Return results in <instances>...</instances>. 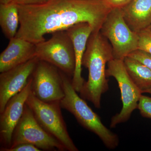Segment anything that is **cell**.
<instances>
[{
    "label": "cell",
    "mask_w": 151,
    "mask_h": 151,
    "mask_svg": "<svg viewBox=\"0 0 151 151\" xmlns=\"http://www.w3.org/2000/svg\"><path fill=\"white\" fill-rule=\"evenodd\" d=\"M20 26L15 37L37 44L44 36L87 23L100 31L112 9L104 0H49L43 4L18 5Z\"/></svg>",
    "instance_id": "cell-1"
},
{
    "label": "cell",
    "mask_w": 151,
    "mask_h": 151,
    "mask_svg": "<svg viewBox=\"0 0 151 151\" xmlns=\"http://www.w3.org/2000/svg\"><path fill=\"white\" fill-rule=\"evenodd\" d=\"M114 58L111 44L100 33L92 32L89 37L82 60V66L87 68L88 80L80 92L84 100L90 101L95 108H101L102 95L109 89L106 77V64Z\"/></svg>",
    "instance_id": "cell-2"
},
{
    "label": "cell",
    "mask_w": 151,
    "mask_h": 151,
    "mask_svg": "<svg viewBox=\"0 0 151 151\" xmlns=\"http://www.w3.org/2000/svg\"><path fill=\"white\" fill-rule=\"evenodd\" d=\"M60 71L65 93L60 102L61 108L71 113L82 127L97 135L106 147L116 149L119 144L118 135L105 127L100 116L78 95L72 86L71 77Z\"/></svg>",
    "instance_id": "cell-3"
},
{
    "label": "cell",
    "mask_w": 151,
    "mask_h": 151,
    "mask_svg": "<svg viewBox=\"0 0 151 151\" xmlns=\"http://www.w3.org/2000/svg\"><path fill=\"white\" fill-rule=\"evenodd\" d=\"M26 104L32 111L39 124L59 141L66 151H78L68 132L61 113L60 102H42L31 92Z\"/></svg>",
    "instance_id": "cell-4"
},
{
    "label": "cell",
    "mask_w": 151,
    "mask_h": 151,
    "mask_svg": "<svg viewBox=\"0 0 151 151\" xmlns=\"http://www.w3.org/2000/svg\"><path fill=\"white\" fill-rule=\"evenodd\" d=\"M112 47L113 57L124 60L138 49L139 37L127 24L121 9H113L103 22L100 30Z\"/></svg>",
    "instance_id": "cell-5"
},
{
    "label": "cell",
    "mask_w": 151,
    "mask_h": 151,
    "mask_svg": "<svg viewBox=\"0 0 151 151\" xmlns=\"http://www.w3.org/2000/svg\"><path fill=\"white\" fill-rule=\"evenodd\" d=\"M51 38L36 44L35 56L72 77L75 58L72 41L66 30L52 33Z\"/></svg>",
    "instance_id": "cell-6"
},
{
    "label": "cell",
    "mask_w": 151,
    "mask_h": 151,
    "mask_svg": "<svg viewBox=\"0 0 151 151\" xmlns=\"http://www.w3.org/2000/svg\"><path fill=\"white\" fill-rule=\"evenodd\" d=\"M107 66L106 76L114 77L118 82L123 104L120 113L111 119L110 127L113 128L129 119L133 111L137 109L138 103L143 93L128 74L123 60L113 58L108 63Z\"/></svg>",
    "instance_id": "cell-7"
},
{
    "label": "cell",
    "mask_w": 151,
    "mask_h": 151,
    "mask_svg": "<svg viewBox=\"0 0 151 151\" xmlns=\"http://www.w3.org/2000/svg\"><path fill=\"white\" fill-rule=\"evenodd\" d=\"M24 143L34 145L41 151L66 150L59 141L39 124L27 104L21 118L14 130L10 147Z\"/></svg>",
    "instance_id": "cell-8"
},
{
    "label": "cell",
    "mask_w": 151,
    "mask_h": 151,
    "mask_svg": "<svg viewBox=\"0 0 151 151\" xmlns=\"http://www.w3.org/2000/svg\"><path fill=\"white\" fill-rule=\"evenodd\" d=\"M31 77V92L41 101L60 102L65 96L60 70L54 65L39 60Z\"/></svg>",
    "instance_id": "cell-9"
},
{
    "label": "cell",
    "mask_w": 151,
    "mask_h": 151,
    "mask_svg": "<svg viewBox=\"0 0 151 151\" xmlns=\"http://www.w3.org/2000/svg\"><path fill=\"white\" fill-rule=\"evenodd\" d=\"M32 81L31 76L26 86L9 100L4 111L0 113L1 147L7 148L11 147L14 130L21 118L31 92Z\"/></svg>",
    "instance_id": "cell-10"
},
{
    "label": "cell",
    "mask_w": 151,
    "mask_h": 151,
    "mask_svg": "<svg viewBox=\"0 0 151 151\" xmlns=\"http://www.w3.org/2000/svg\"><path fill=\"white\" fill-rule=\"evenodd\" d=\"M39 60L35 57L27 62L1 73L0 113L9 100L22 90L28 82Z\"/></svg>",
    "instance_id": "cell-11"
},
{
    "label": "cell",
    "mask_w": 151,
    "mask_h": 151,
    "mask_svg": "<svg viewBox=\"0 0 151 151\" xmlns=\"http://www.w3.org/2000/svg\"><path fill=\"white\" fill-rule=\"evenodd\" d=\"M66 31L73 43L75 55V70L71 79L72 86L76 91L79 93L85 82L81 75L82 60L87 42L93 29L87 23H80Z\"/></svg>",
    "instance_id": "cell-12"
},
{
    "label": "cell",
    "mask_w": 151,
    "mask_h": 151,
    "mask_svg": "<svg viewBox=\"0 0 151 151\" xmlns=\"http://www.w3.org/2000/svg\"><path fill=\"white\" fill-rule=\"evenodd\" d=\"M36 44L20 37L9 40L0 55V72H4L36 57Z\"/></svg>",
    "instance_id": "cell-13"
},
{
    "label": "cell",
    "mask_w": 151,
    "mask_h": 151,
    "mask_svg": "<svg viewBox=\"0 0 151 151\" xmlns=\"http://www.w3.org/2000/svg\"><path fill=\"white\" fill-rule=\"evenodd\" d=\"M124 19L134 32H139L151 24V0H132L121 9Z\"/></svg>",
    "instance_id": "cell-14"
},
{
    "label": "cell",
    "mask_w": 151,
    "mask_h": 151,
    "mask_svg": "<svg viewBox=\"0 0 151 151\" xmlns=\"http://www.w3.org/2000/svg\"><path fill=\"white\" fill-rule=\"evenodd\" d=\"M124 64L128 74L142 93L151 89V70L137 60L127 56Z\"/></svg>",
    "instance_id": "cell-15"
},
{
    "label": "cell",
    "mask_w": 151,
    "mask_h": 151,
    "mask_svg": "<svg viewBox=\"0 0 151 151\" xmlns=\"http://www.w3.org/2000/svg\"><path fill=\"white\" fill-rule=\"evenodd\" d=\"M19 24L18 5L15 3L0 4V26L3 33L10 40L14 37Z\"/></svg>",
    "instance_id": "cell-16"
},
{
    "label": "cell",
    "mask_w": 151,
    "mask_h": 151,
    "mask_svg": "<svg viewBox=\"0 0 151 151\" xmlns=\"http://www.w3.org/2000/svg\"><path fill=\"white\" fill-rule=\"evenodd\" d=\"M139 37L138 49L151 54V32L148 28L138 33Z\"/></svg>",
    "instance_id": "cell-17"
},
{
    "label": "cell",
    "mask_w": 151,
    "mask_h": 151,
    "mask_svg": "<svg viewBox=\"0 0 151 151\" xmlns=\"http://www.w3.org/2000/svg\"><path fill=\"white\" fill-rule=\"evenodd\" d=\"M137 109L143 117L151 119V97L142 95L138 103Z\"/></svg>",
    "instance_id": "cell-18"
},
{
    "label": "cell",
    "mask_w": 151,
    "mask_h": 151,
    "mask_svg": "<svg viewBox=\"0 0 151 151\" xmlns=\"http://www.w3.org/2000/svg\"><path fill=\"white\" fill-rule=\"evenodd\" d=\"M128 56L137 60L151 70V54L150 53L137 49L132 52Z\"/></svg>",
    "instance_id": "cell-19"
},
{
    "label": "cell",
    "mask_w": 151,
    "mask_h": 151,
    "mask_svg": "<svg viewBox=\"0 0 151 151\" xmlns=\"http://www.w3.org/2000/svg\"><path fill=\"white\" fill-rule=\"evenodd\" d=\"M1 151H40V149L32 144H19L14 147L9 148L1 147Z\"/></svg>",
    "instance_id": "cell-20"
},
{
    "label": "cell",
    "mask_w": 151,
    "mask_h": 151,
    "mask_svg": "<svg viewBox=\"0 0 151 151\" xmlns=\"http://www.w3.org/2000/svg\"><path fill=\"white\" fill-rule=\"evenodd\" d=\"M111 9H122L132 0H104Z\"/></svg>",
    "instance_id": "cell-21"
},
{
    "label": "cell",
    "mask_w": 151,
    "mask_h": 151,
    "mask_svg": "<svg viewBox=\"0 0 151 151\" xmlns=\"http://www.w3.org/2000/svg\"><path fill=\"white\" fill-rule=\"evenodd\" d=\"M49 0H13L12 2L18 5H33L43 4Z\"/></svg>",
    "instance_id": "cell-22"
},
{
    "label": "cell",
    "mask_w": 151,
    "mask_h": 151,
    "mask_svg": "<svg viewBox=\"0 0 151 151\" xmlns=\"http://www.w3.org/2000/svg\"><path fill=\"white\" fill-rule=\"evenodd\" d=\"M13 0H0V4H7L12 2Z\"/></svg>",
    "instance_id": "cell-23"
},
{
    "label": "cell",
    "mask_w": 151,
    "mask_h": 151,
    "mask_svg": "<svg viewBox=\"0 0 151 151\" xmlns=\"http://www.w3.org/2000/svg\"><path fill=\"white\" fill-rule=\"evenodd\" d=\"M144 93H149V94H150L151 95V89H147V90H145Z\"/></svg>",
    "instance_id": "cell-24"
},
{
    "label": "cell",
    "mask_w": 151,
    "mask_h": 151,
    "mask_svg": "<svg viewBox=\"0 0 151 151\" xmlns=\"http://www.w3.org/2000/svg\"><path fill=\"white\" fill-rule=\"evenodd\" d=\"M148 28L150 30V31L151 32V24L150 25V27H148Z\"/></svg>",
    "instance_id": "cell-25"
}]
</instances>
